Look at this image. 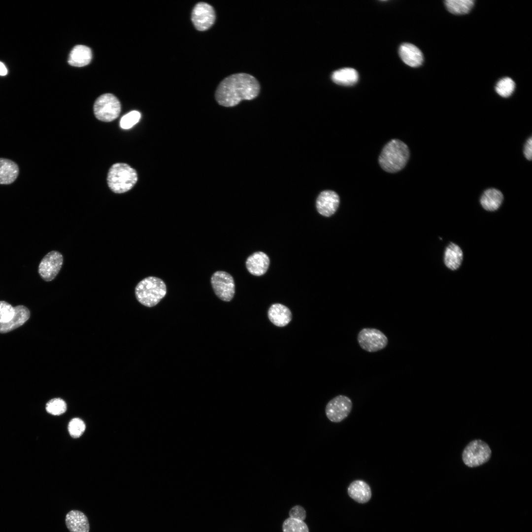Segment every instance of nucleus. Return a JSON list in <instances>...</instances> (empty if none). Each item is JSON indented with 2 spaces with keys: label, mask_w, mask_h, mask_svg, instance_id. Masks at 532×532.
<instances>
[{
  "label": "nucleus",
  "mask_w": 532,
  "mask_h": 532,
  "mask_svg": "<svg viewBox=\"0 0 532 532\" xmlns=\"http://www.w3.org/2000/svg\"><path fill=\"white\" fill-rule=\"evenodd\" d=\"M258 80L251 75L238 73L231 75L223 80L218 85L215 99L221 105L233 107L243 100H252L260 92Z\"/></svg>",
  "instance_id": "1"
},
{
  "label": "nucleus",
  "mask_w": 532,
  "mask_h": 532,
  "mask_svg": "<svg viewBox=\"0 0 532 532\" xmlns=\"http://www.w3.org/2000/svg\"><path fill=\"white\" fill-rule=\"evenodd\" d=\"M407 145L398 139H393L383 147L379 157V163L386 172H397L406 166L409 158Z\"/></svg>",
  "instance_id": "2"
},
{
  "label": "nucleus",
  "mask_w": 532,
  "mask_h": 532,
  "mask_svg": "<svg viewBox=\"0 0 532 532\" xmlns=\"http://www.w3.org/2000/svg\"><path fill=\"white\" fill-rule=\"evenodd\" d=\"M166 288L165 282L160 278L149 276L141 280L135 288L137 300L147 307L157 305L165 296Z\"/></svg>",
  "instance_id": "3"
},
{
  "label": "nucleus",
  "mask_w": 532,
  "mask_h": 532,
  "mask_svg": "<svg viewBox=\"0 0 532 532\" xmlns=\"http://www.w3.org/2000/svg\"><path fill=\"white\" fill-rule=\"evenodd\" d=\"M107 181L110 190L115 193L130 190L137 181V172L125 163H116L109 169Z\"/></svg>",
  "instance_id": "4"
},
{
  "label": "nucleus",
  "mask_w": 532,
  "mask_h": 532,
  "mask_svg": "<svg viewBox=\"0 0 532 532\" xmlns=\"http://www.w3.org/2000/svg\"><path fill=\"white\" fill-rule=\"evenodd\" d=\"M121 104L118 99L111 94L100 96L94 105L96 117L103 122H111L116 119L121 112Z\"/></svg>",
  "instance_id": "5"
},
{
  "label": "nucleus",
  "mask_w": 532,
  "mask_h": 532,
  "mask_svg": "<svg viewBox=\"0 0 532 532\" xmlns=\"http://www.w3.org/2000/svg\"><path fill=\"white\" fill-rule=\"evenodd\" d=\"M491 455V449L486 443L481 440H474L466 447L462 458L466 466L473 467L487 462Z\"/></svg>",
  "instance_id": "6"
},
{
  "label": "nucleus",
  "mask_w": 532,
  "mask_h": 532,
  "mask_svg": "<svg viewBox=\"0 0 532 532\" xmlns=\"http://www.w3.org/2000/svg\"><path fill=\"white\" fill-rule=\"evenodd\" d=\"M357 341L361 348L370 353L383 349L388 343L387 337L382 332L371 328L362 329L358 334Z\"/></svg>",
  "instance_id": "7"
},
{
  "label": "nucleus",
  "mask_w": 532,
  "mask_h": 532,
  "mask_svg": "<svg viewBox=\"0 0 532 532\" xmlns=\"http://www.w3.org/2000/svg\"><path fill=\"white\" fill-rule=\"evenodd\" d=\"M352 406V401L349 397L339 395L327 403L325 407V414L332 422L339 423L348 417Z\"/></svg>",
  "instance_id": "8"
},
{
  "label": "nucleus",
  "mask_w": 532,
  "mask_h": 532,
  "mask_svg": "<svg viewBox=\"0 0 532 532\" xmlns=\"http://www.w3.org/2000/svg\"><path fill=\"white\" fill-rule=\"evenodd\" d=\"M211 283L216 295L221 300L229 301L235 293V285L233 277L224 271H217L211 278Z\"/></svg>",
  "instance_id": "9"
},
{
  "label": "nucleus",
  "mask_w": 532,
  "mask_h": 532,
  "mask_svg": "<svg viewBox=\"0 0 532 532\" xmlns=\"http://www.w3.org/2000/svg\"><path fill=\"white\" fill-rule=\"evenodd\" d=\"M63 264L62 254L57 251L48 252L40 261L38 272L45 281L53 280L59 272Z\"/></svg>",
  "instance_id": "10"
},
{
  "label": "nucleus",
  "mask_w": 532,
  "mask_h": 532,
  "mask_svg": "<svg viewBox=\"0 0 532 532\" xmlns=\"http://www.w3.org/2000/svg\"><path fill=\"white\" fill-rule=\"evenodd\" d=\"M191 19L197 30L206 31L212 26L215 21V11L210 4L200 2L196 4L194 7Z\"/></svg>",
  "instance_id": "11"
},
{
  "label": "nucleus",
  "mask_w": 532,
  "mask_h": 532,
  "mask_svg": "<svg viewBox=\"0 0 532 532\" xmlns=\"http://www.w3.org/2000/svg\"><path fill=\"white\" fill-rule=\"evenodd\" d=\"M339 204V196L334 191L330 190L322 191L318 196L316 201V207L318 212L326 217L333 215L337 209Z\"/></svg>",
  "instance_id": "12"
},
{
  "label": "nucleus",
  "mask_w": 532,
  "mask_h": 532,
  "mask_svg": "<svg viewBox=\"0 0 532 532\" xmlns=\"http://www.w3.org/2000/svg\"><path fill=\"white\" fill-rule=\"evenodd\" d=\"M269 265L268 256L263 252H257L250 255L246 261L248 271L252 275L261 276L267 271Z\"/></svg>",
  "instance_id": "13"
},
{
  "label": "nucleus",
  "mask_w": 532,
  "mask_h": 532,
  "mask_svg": "<svg viewBox=\"0 0 532 532\" xmlns=\"http://www.w3.org/2000/svg\"><path fill=\"white\" fill-rule=\"evenodd\" d=\"M66 526L70 532H89L90 527L87 516L79 510L68 512L66 516Z\"/></svg>",
  "instance_id": "14"
},
{
  "label": "nucleus",
  "mask_w": 532,
  "mask_h": 532,
  "mask_svg": "<svg viewBox=\"0 0 532 532\" xmlns=\"http://www.w3.org/2000/svg\"><path fill=\"white\" fill-rule=\"evenodd\" d=\"M399 54L403 62L411 67H418L423 62V56L420 50L413 44H402L399 48Z\"/></svg>",
  "instance_id": "15"
},
{
  "label": "nucleus",
  "mask_w": 532,
  "mask_h": 532,
  "mask_svg": "<svg viewBox=\"0 0 532 532\" xmlns=\"http://www.w3.org/2000/svg\"><path fill=\"white\" fill-rule=\"evenodd\" d=\"M15 315L9 322L0 324V333H7L20 327L30 318V311L26 306L18 305L15 306Z\"/></svg>",
  "instance_id": "16"
},
{
  "label": "nucleus",
  "mask_w": 532,
  "mask_h": 532,
  "mask_svg": "<svg viewBox=\"0 0 532 532\" xmlns=\"http://www.w3.org/2000/svg\"><path fill=\"white\" fill-rule=\"evenodd\" d=\"M268 317L274 325L282 327L286 326L292 320V313L286 306L280 303H274L268 310Z\"/></svg>",
  "instance_id": "17"
},
{
  "label": "nucleus",
  "mask_w": 532,
  "mask_h": 532,
  "mask_svg": "<svg viewBox=\"0 0 532 532\" xmlns=\"http://www.w3.org/2000/svg\"><path fill=\"white\" fill-rule=\"evenodd\" d=\"M347 491L350 497L359 503L367 502L371 496L370 486L362 480H356L351 482Z\"/></svg>",
  "instance_id": "18"
},
{
  "label": "nucleus",
  "mask_w": 532,
  "mask_h": 532,
  "mask_svg": "<svg viewBox=\"0 0 532 532\" xmlns=\"http://www.w3.org/2000/svg\"><path fill=\"white\" fill-rule=\"evenodd\" d=\"M92 59V52L87 46L78 45L71 50L68 60V64L74 66L81 67L90 63Z\"/></svg>",
  "instance_id": "19"
},
{
  "label": "nucleus",
  "mask_w": 532,
  "mask_h": 532,
  "mask_svg": "<svg viewBox=\"0 0 532 532\" xmlns=\"http://www.w3.org/2000/svg\"><path fill=\"white\" fill-rule=\"evenodd\" d=\"M503 200L502 193L494 188L486 190L481 196L480 203L484 209L489 211L497 210Z\"/></svg>",
  "instance_id": "20"
},
{
  "label": "nucleus",
  "mask_w": 532,
  "mask_h": 532,
  "mask_svg": "<svg viewBox=\"0 0 532 532\" xmlns=\"http://www.w3.org/2000/svg\"><path fill=\"white\" fill-rule=\"evenodd\" d=\"M19 174V167L13 161L0 158V184L13 183Z\"/></svg>",
  "instance_id": "21"
},
{
  "label": "nucleus",
  "mask_w": 532,
  "mask_h": 532,
  "mask_svg": "<svg viewBox=\"0 0 532 532\" xmlns=\"http://www.w3.org/2000/svg\"><path fill=\"white\" fill-rule=\"evenodd\" d=\"M463 254L461 248L454 243H450L446 247L444 257L445 266L450 269L455 270L461 266Z\"/></svg>",
  "instance_id": "22"
},
{
  "label": "nucleus",
  "mask_w": 532,
  "mask_h": 532,
  "mask_svg": "<svg viewBox=\"0 0 532 532\" xmlns=\"http://www.w3.org/2000/svg\"><path fill=\"white\" fill-rule=\"evenodd\" d=\"M332 79L337 84L352 86L357 82L359 75L355 69L346 67L334 71L332 75Z\"/></svg>",
  "instance_id": "23"
},
{
  "label": "nucleus",
  "mask_w": 532,
  "mask_h": 532,
  "mask_svg": "<svg viewBox=\"0 0 532 532\" xmlns=\"http://www.w3.org/2000/svg\"><path fill=\"white\" fill-rule=\"evenodd\" d=\"M474 4L472 0H446L445 5L447 10L452 14H465L467 13Z\"/></svg>",
  "instance_id": "24"
},
{
  "label": "nucleus",
  "mask_w": 532,
  "mask_h": 532,
  "mask_svg": "<svg viewBox=\"0 0 532 532\" xmlns=\"http://www.w3.org/2000/svg\"><path fill=\"white\" fill-rule=\"evenodd\" d=\"M283 532H309L307 524L302 520L289 517L282 524Z\"/></svg>",
  "instance_id": "25"
},
{
  "label": "nucleus",
  "mask_w": 532,
  "mask_h": 532,
  "mask_svg": "<svg viewBox=\"0 0 532 532\" xmlns=\"http://www.w3.org/2000/svg\"><path fill=\"white\" fill-rule=\"evenodd\" d=\"M515 83L509 77L500 79L497 84L495 89L496 92L501 97L507 98L513 92L515 89Z\"/></svg>",
  "instance_id": "26"
},
{
  "label": "nucleus",
  "mask_w": 532,
  "mask_h": 532,
  "mask_svg": "<svg viewBox=\"0 0 532 532\" xmlns=\"http://www.w3.org/2000/svg\"><path fill=\"white\" fill-rule=\"evenodd\" d=\"M66 404L61 398H54L46 404V411L51 415L58 416L64 413L66 410Z\"/></svg>",
  "instance_id": "27"
},
{
  "label": "nucleus",
  "mask_w": 532,
  "mask_h": 532,
  "mask_svg": "<svg viewBox=\"0 0 532 532\" xmlns=\"http://www.w3.org/2000/svg\"><path fill=\"white\" fill-rule=\"evenodd\" d=\"M15 313V307L5 301L0 300V324L9 322Z\"/></svg>",
  "instance_id": "28"
},
{
  "label": "nucleus",
  "mask_w": 532,
  "mask_h": 532,
  "mask_svg": "<svg viewBox=\"0 0 532 532\" xmlns=\"http://www.w3.org/2000/svg\"><path fill=\"white\" fill-rule=\"evenodd\" d=\"M86 428L84 422L80 419L75 418L68 423V431L73 438H78L84 433Z\"/></svg>",
  "instance_id": "29"
},
{
  "label": "nucleus",
  "mask_w": 532,
  "mask_h": 532,
  "mask_svg": "<svg viewBox=\"0 0 532 532\" xmlns=\"http://www.w3.org/2000/svg\"><path fill=\"white\" fill-rule=\"evenodd\" d=\"M140 117L139 112L135 110L131 111L122 117L120 126L124 129H130L139 121Z\"/></svg>",
  "instance_id": "30"
},
{
  "label": "nucleus",
  "mask_w": 532,
  "mask_h": 532,
  "mask_svg": "<svg viewBox=\"0 0 532 532\" xmlns=\"http://www.w3.org/2000/svg\"><path fill=\"white\" fill-rule=\"evenodd\" d=\"M289 515L291 518L304 521L306 517V513L302 506L296 505L290 510Z\"/></svg>",
  "instance_id": "31"
},
{
  "label": "nucleus",
  "mask_w": 532,
  "mask_h": 532,
  "mask_svg": "<svg viewBox=\"0 0 532 532\" xmlns=\"http://www.w3.org/2000/svg\"><path fill=\"white\" fill-rule=\"evenodd\" d=\"M524 154L526 158L528 160H531L532 157V138L530 137L527 141L524 149Z\"/></svg>",
  "instance_id": "32"
},
{
  "label": "nucleus",
  "mask_w": 532,
  "mask_h": 532,
  "mask_svg": "<svg viewBox=\"0 0 532 532\" xmlns=\"http://www.w3.org/2000/svg\"><path fill=\"white\" fill-rule=\"evenodd\" d=\"M7 74V69L3 63L0 62V75L4 76Z\"/></svg>",
  "instance_id": "33"
}]
</instances>
